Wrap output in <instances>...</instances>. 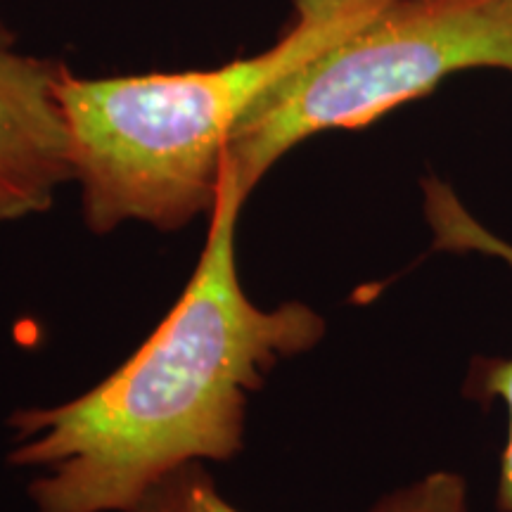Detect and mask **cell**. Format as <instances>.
Instances as JSON below:
<instances>
[{
	"instance_id": "1",
	"label": "cell",
	"mask_w": 512,
	"mask_h": 512,
	"mask_svg": "<svg viewBox=\"0 0 512 512\" xmlns=\"http://www.w3.org/2000/svg\"><path fill=\"white\" fill-rule=\"evenodd\" d=\"M242 207L221 183L190 283L121 368L72 401L12 413L10 463L41 472L29 484L36 512H128L178 467L233 460L249 396L325 337L313 306L249 299L235 256Z\"/></svg>"
},
{
	"instance_id": "3",
	"label": "cell",
	"mask_w": 512,
	"mask_h": 512,
	"mask_svg": "<svg viewBox=\"0 0 512 512\" xmlns=\"http://www.w3.org/2000/svg\"><path fill=\"white\" fill-rule=\"evenodd\" d=\"M477 67L512 74V0H389L242 114L221 183L247 202L292 147L332 128L373 124Z\"/></svg>"
},
{
	"instance_id": "7",
	"label": "cell",
	"mask_w": 512,
	"mask_h": 512,
	"mask_svg": "<svg viewBox=\"0 0 512 512\" xmlns=\"http://www.w3.org/2000/svg\"><path fill=\"white\" fill-rule=\"evenodd\" d=\"M368 512H470V494L463 475L437 470L380 496Z\"/></svg>"
},
{
	"instance_id": "8",
	"label": "cell",
	"mask_w": 512,
	"mask_h": 512,
	"mask_svg": "<svg viewBox=\"0 0 512 512\" xmlns=\"http://www.w3.org/2000/svg\"><path fill=\"white\" fill-rule=\"evenodd\" d=\"M0 46H15V34H12L10 24L5 22L3 12H0Z\"/></svg>"
},
{
	"instance_id": "4",
	"label": "cell",
	"mask_w": 512,
	"mask_h": 512,
	"mask_svg": "<svg viewBox=\"0 0 512 512\" xmlns=\"http://www.w3.org/2000/svg\"><path fill=\"white\" fill-rule=\"evenodd\" d=\"M64 72L50 57L0 46V226L43 214L74 183Z\"/></svg>"
},
{
	"instance_id": "5",
	"label": "cell",
	"mask_w": 512,
	"mask_h": 512,
	"mask_svg": "<svg viewBox=\"0 0 512 512\" xmlns=\"http://www.w3.org/2000/svg\"><path fill=\"white\" fill-rule=\"evenodd\" d=\"M422 209L432 233V247L448 254H479L498 259L512 271V242L501 238L465 207L458 192L439 176L422 178ZM467 399L501 401L508 415V434L501 453L496 510L512 512V356H477L463 382Z\"/></svg>"
},
{
	"instance_id": "2",
	"label": "cell",
	"mask_w": 512,
	"mask_h": 512,
	"mask_svg": "<svg viewBox=\"0 0 512 512\" xmlns=\"http://www.w3.org/2000/svg\"><path fill=\"white\" fill-rule=\"evenodd\" d=\"M389 0H294L271 48L216 69L81 79L64 72L60 100L74 183L93 235L124 223L176 233L216 207L235 124L275 83L347 38Z\"/></svg>"
},
{
	"instance_id": "6",
	"label": "cell",
	"mask_w": 512,
	"mask_h": 512,
	"mask_svg": "<svg viewBox=\"0 0 512 512\" xmlns=\"http://www.w3.org/2000/svg\"><path fill=\"white\" fill-rule=\"evenodd\" d=\"M128 512H240L216 489L204 463H188L164 475Z\"/></svg>"
}]
</instances>
